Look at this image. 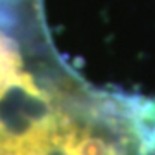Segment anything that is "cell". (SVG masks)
<instances>
[{
	"label": "cell",
	"instance_id": "1",
	"mask_svg": "<svg viewBox=\"0 0 155 155\" xmlns=\"http://www.w3.org/2000/svg\"><path fill=\"white\" fill-rule=\"evenodd\" d=\"M9 84H11V83H9ZM5 86H7L5 83H0V93H2V91H4V88H5Z\"/></svg>",
	"mask_w": 155,
	"mask_h": 155
}]
</instances>
